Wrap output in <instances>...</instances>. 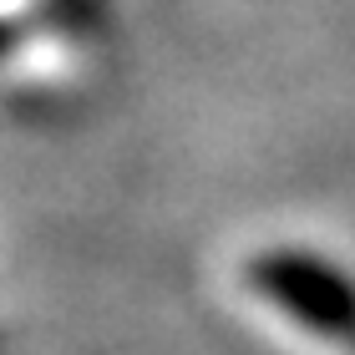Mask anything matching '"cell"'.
<instances>
[{
    "instance_id": "obj_1",
    "label": "cell",
    "mask_w": 355,
    "mask_h": 355,
    "mask_svg": "<svg viewBox=\"0 0 355 355\" xmlns=\"http://www.w3.org/2000/svg\"><path fill=\"white\" fill-rule=\"evenodd\" d=\"M249 284L269 304H279L284 315H295L300 325H310L315 335L355 350V284L325 259L274 249L249 264Z\"/></svg>"
}]
</instances>
